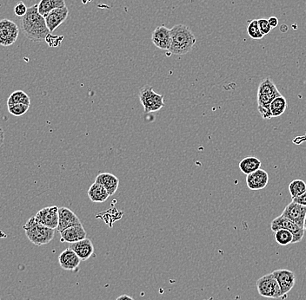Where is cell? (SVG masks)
<instances>
[{
	"label": "cell",
	"mask_w": 306,
	"mask_h": 300,
	"mask_svg": "<svg viewBox=\"0 0 306 300\" xmlns=\"http://www.w3.org/2000/svg\"><path fill=\"white\" fill-rule=\"evenodd\" d=\"M116 300H134V299H133V297H130V296H128V295L124 294V295H121V296H119V297H118V298H117V299H116Z\"/></svg>",
	"instance_id": "cell-34"
},
{
	"label": "cell",
	"mask_w": 306,
	"mask_h": 300,
	"mask_svg": "<svg viewBox=\"0 0 306 300\" xmlns=\"http://www.w3.org/2000/svg\"><path fill=\"white\" fill-rule=\"evenodd\" d=\"M171 46L168 51L178 56L189 53L197 41L191 29L185 24H176L171 28Z\"/></svg>",
	"instance_id": "cell-2"
},
{
	"label": "cell",
	"mask_w": 306,
	"mask_h": 300,
	"mask_svg": "<svg viewBox=\"0 0 306 300\" xmlns=\"http://www.w3.org/2000/svg\"><path fill=\"white\" fill-rule=\"evenodd\" d=\"M34 219L37 223L52 229H57L59 226V207L57 206L44 207L34 215Z\"/></svg>",
	"instance_id": "cell-8"
},
{
	"label": "cell",
	"mask_w": 306,
	"mask_h": 300,
	"mask_svg": "<svg viewBox=\"0 0 306 300\" xmlns=\"http://www.w3.org/2000/svg\"><path fill=\"white\" fill-rule=\"evenodd\" d=\"M19 28L14 22L7 18L0 20V45L7 47L18 40Z\"/></svg>",
	"instance_id": "cell-7"
},
{
	"label": "cell",
	"mask_w": 306,
	"mask_h": 300,
	"mask_svg": "<svg viewBox=\"0 0 306 300\" xmlns=\"http://www.w3.org/2000/svg\"><path fill=\"white\" fill-rule=\"evenodd\" d=\"M287 109V101L286 97L280 96L275 98L270 105L271 117H279Z\"/></svg>",
	"instance_id": "cell-22"
},
{
	"label": "cell",
	"mask_w": 306,
	"mask_h": 300,
	"mask_svg": "<svg viewBox=\"0 0 306 300\" xmlns=\"http://www.w3.org/2000/svg\"><path fill=\"white\" fill-rule=\"evenodd\" d=\"M272 274L279 285L283 296L287 294L295 286L296 276L294 273L287 269H278Z\"/></svg>",
	"instance_id": "cell-10"
},
{
	"label": "cell",
	"mask_w": 306,
	"mask_h": 300,
	"mask_svg": "<svg viewBox=\"0 0 306 300\" xmlns=\"http://www.w3.org/2000/svg\"><path fill=\"white\" fill-rule=\"evenodd\" d=\"M0 300H1V298H0Z\"/></svg>",
	"instance_id": "cell-36"
},
{
	"label": "cell",
	"mask_w": 306,
	"mask_h": 300,
	"mask_svg": "<svg viewBox=\"0 0 306 300\" xmlns=\"http://www.w3.org/2000/svg\"><path fill=\"white\" fill-rule=\"evenodd\" d=\"M68 14H69V10L67 7H62V8H58L54 9L45 17V22L47 24L48 29L50 33H53L57 28H59L61 24L66 20Z\"/></svg>",
	"instance_id": "cell-14"
},
{
	"label": "cell",
	"mask_w": 306,
	"mask_h": 300,
	"mask_svg": "<svg viewBox=\"0 0 306 300\" xmlns=\"http://www.w3.org/2000/svg\"><path fill=\"white\" fill-rule=\"evenodd\" d=\"M292 200L296 203L299 204L301 206H306V191L299 196L292 199Z\"/></svg>",
	"instance_id": "cell-31"
},
{
	"label": "cell",
	"mask_w": 306,
	"mask_h": 300,
	"mask_svg": "<svg viewBox=\"0 0 306 300\" xmlns=\"http://www.w3.org/2000/svg\"><path fill=\"white\" fill-rule=\"evenodd\" d=\"M303 230L306 232V215L305 218H304V222H303Z\"/></svg>",
	"instance_id": "cell-35"
},
{
	"label": "cell",
	"mask_w": 306,
	"mask_h": 300,
	"mask_svg": "<svg viewBox=\"0 0 306 300\" xmlns=\"http://www.w3.org/2000/svg\"><path fill=\"white\" fill-rule=\"evenodd\" d=\"M18 103H23L27 105H31V99L29 96L23 92V91H16L10 96L8 100H7V106H11L13 104H18Z\"/></svg>",
	"instance_id": "cell-23"
},
{
	"label": "cell",
	"mask_w": 306,
	"mask_h": 300,
	"mask_svg": "<svg viewBox=\"0 0 306 300\" xmlns=\"http://www.w3.org/2000/svg\"><path fill=\"white\" fill-rule=\"evenodd\" d=\"M281 215L291 220L299 227L303 228V222L306 215V206H301L292 200V202L289 203L286 206V208L284 209Z\"/></svg>",
	"instance_id": "cell-9"
},
{
	"label": "cell",
	"mask_w": 306,
	"mask_h": 300,
	"mask_svg": "<svg viewBox=\"0 0 306 300\" xmlns=\"http://www.w3.org/2000/svg\"><path fill=\"white\" fill-rule=\"evenodd\" d=\"M139 100L144 107V113L159 111L165 106L164 97L153 91L150 85H144L139 91Z\"/></svg>",
	"instance_id": "cell-4"
},
{
	"label": "cell",
	"mask_w": 306,
	"mask_h": 300,
	"mask_svg": "<svg viewBox=\"0 0 306 300\" xmlns=\"http://www.w3.org/2000/svg\"><path fill=\"white\" fill-rule=\"evenodd\" d=\"M5 141V131H4L2 127L0 126V147L3 145Z\"/></svg>",
	"instance_id": "cell-33"
},
{
	"label": "cell",
	"mask_w": 306,
	"mask_h": 300,
	"mask_svg": "<svg viewBox=\"0 0 306 300\" xmlns=\"http://www.w3.org/2000/svg\"><path fill=\"white\" fill-rule=\"evenodd\" d=\"M19 25L24 37L31 41H45L50 34L45 18L38 12V4L28 8L27 14L19 19Z\"/></svg>",
	"instance_id": "cell-1"
},
{
	"label": "cell",
	"mask_w": 306,
	"mask_h": 300,
	"mask_svg": "<svg viewBox=\"0 0 306 300\" xmlns=\"http://www.w3.org/2000/svg\"><path fill=\"white\" fill-rule=\"evenodd\" d=\"M151 41L160 50H169L171 43V29H168L165 25L157 27L153 31Z\"/></svg>",
	"instance_id": "cell-11"
},
{
	"label": "cell",
	"mask_w": 306,
	"mask_h": 300,
	"mask_svg": "<svg viewBox=\"0 0 306 300\" xmlns=\"http://www.w3.org/2000/svg\"><path fill=\"white\" fill-rule=\"evenodd\" d=\"M82 261L80 257L76 255L73 250L69 247L65 251H63L59 256V263L60 266L66 271H74L80 265Z\"/></svg>",
	"instance_id": "cell-15"
},
{
	"label": "cell",
	"mask_w": 306,
	"mask_h": 300,
	"mask_svg": "<svg viewBox=\"0 0 306 300\" xmlns=\"http://www.w3.org/2000/svg\"><path fill=\"white\" fill-rule=\"evenodd\" d=\"M261 161L255 156H247L239 162V168L244 174H251L261 168Z\"/></svg>",
	"instance_id": "cell-20"
},
{
	"label": "cell",
	"mask_w": 306,
	"mask_h": 300,
	"mask_svg": "<svg viewBox=\"0 0 306 300\" xmlns=\"http://www.w3.org/2000/svg\"><path fill=\"white\" fill-rule=\"evenodd\" d=\"M70 248L76 253L82 261L87 260L94 253V246L90 238H85L80 242L71 243Z\"/></svg>",
	"instance_id": "cell-17"
},
{
	"label": "cell",
	"mask_w": 306,
	"mask_h": 300,
	"mask_svg": "<svg viewBox=\"0 0 306 300\" xmlns=\"http://www.w3.org/2000/svg\"><path fill=\"white\" fill-rule=\"evenodd\" d=\"M271 228L274 232L279 229L288 230L289 232H292L293 234L292 244L300 242L302 238H303L304 232H305L303 227H299L295 222L284 217L282 215H280L271 221Z\"/></svg>",
	"instance_id": "cell-6"
},
{
	"label": "cell",
	"mask_w": 306,
	"mask_h": 300,
	"mask_svg": "<svg viewBox=\"0 0 306 300\" xmlns=\"http://www.w3.org/2000/svg\"><path fill=\"white\" fill-rule=\"evenodd\" d=\"M275 93H279V91L277 89V86L272 80L265 78L260 82L258 88V94H275Z\"/></svg>",
	"instance_id": "cell-25"
},
{
	"label": "cell",
	"mask_w": 306,
	"mask_h": 300,
	"mask_svg": "<svg viewBox=\"0 0 306 300\" xmlns=\"http://www.w3.org/2000/svg\"><path fill=\"white\" fill-rule=\"evenodd\" d=\"M60 235H61V242H67L71 244L86 238L87 233L81 224V225L68 227L60 232Z\"/></svg>",
	"instance_id": "cell-16"
},
{
	"label": "cell",
	"mask_w": 306,
	"mask_h": 300,
	"mask_svg": "<svg viewBox=\"0 0 306 300\" xmlns=\"http://www.w3.org/2000/svg\"><path fill=\"white\" fill-rule=\"evenodd\" d=\"M96 183L103 185L111 196L118 190L119 179L118 177L115 176L114 174L110 173H101L96 178Z\"/></svg>",
	"instance_id": "cell-18"
},
{
	"label": "cell",
	"mask_w": 306,
	"mask_h": 300,
	"mask_svg": "<svg viewBox=\"0 0 306 300\" xmlns=\"http://www.w3.org/2000/svg\"><path fill=\"white\" fill-rule=\"evenodd\" d=\"M80 219L76 216V214L67 207H59V226L57 231L60 232L66 229L68 227L81 225Z\"/></svg>",
	"instance_id": "cell-12"
},
{
	"label": "cell",
	"mask_w": 306,
	"mask_h": 300,
	"mask_svg": "<svg viewBox=\"0 0 306 300\" xmlns=\"http://www.w3.org/2000/svg\"><path fill=\"white\" fill-rule=\"evenodd\" d=\"M268 22H269V24L271 25L272 29H273V28H276V27L278 25V19H277V18H276V17H271V18H269Z\"/></svg>",
	"instance_id": "cell-32"
},
{
	"label": "cell",
	"mask_w": 306,
	"mask_h": 300,
	"mask_svg": "<svg viewBox=\"0 0 306 300\" xmlns=\"http://www.w3.org/2000/svg\"><path fill=\"white\" fill-rule=\"evenodd\" d=\"M306 191V183L303 179H297L289 184V192L292 199L299 196Z\"/></svg>",
	"instance_id": "cell-24"
},
{
	"label": "cell",
	"mask_w": 306,
	"mask_h": 300,
	"mask_svg": "<svg viewBox=\"0 0 306 300\" xmlns=\"http://www.w3.org/2000/svg\"><path fill=\"white\" fill-rule=\"evenodd\" d=\"M29 108V105L18 103V104H13V105L8 106V111L10 114H12L14 116H21V115H24L28 111Z\"/></svg>",
	"instance_id": "cell-28"
},
{
	"label": "cell",
	"mask_w": 306,
	"mask_h": 300,
	"mask_svg": "<svg viewBox=\"0 0 306 300\" xmlns=\"http://www.w3.org/2000/svg\"><path fill=\"white\" fill-rule=\"evenodd\" d=\"M87 193L90 200L95 203L105 202L110 196L109 193L105 189V187L96 182L90 187Z\"/></svg>",
	"instance_id": "cell-19"
},
{
	"label": "cell",
	"mask_w": 306,
	"mask_h": 300,
	"mask_svg": "<svg viewBox=\"0 0 306 300\" xmlns=\"http://www.w3.org/2000/svg\"><path fill=\"white\" fill-rule=\"evenodd\" d=\"M27 6L24 5V2H18L17 5L14 7V13L16 16H18V18L24 17V15L27 14Z\"/></svg>",
	"instance_id": "cell-30"
},
{
	"label": "cell",
	"mask_w": 306,
	"mask_h": 300,
	"mask_svg": "<svg viewBox=\"0 0 306 300\" xmlns=\"http://www.w3.org/2000/svg\"><path fill=\"white\" fill-rule=\"evenodd\" d=\"M275 239L280 246H287L292 244L293 241V234L288 230L279 229L275 232Z\"/></svg>",
	"instance_id": "cell-26"
},
{
	"label": "cell",
	"mask_w": 306,
	"mask_h": 300,
	"mask_svg": "<svg viewBox=\"0 0 306 300\" xmlns=\"http://www.w3.org/2000/svg\"><path fill=\"white\" fill-rule=\"evenodd\" d=\"M269 183V174L264 169H259L246 177V184L250 190H261L267 187Z\"/></svg>",
	"instance_id": "cell-13"
},
{
	"label": "cell",
	"mask_w": 306,
	"mask_h": 300,
	"mask_svg": "<svg viewBox=\"0 0 306 300\" xmlns=\"http://www.w3.org/2000/svg\"><path fill=\"white\" fill-rule=\"evenodd\" d=\"M259 23V29L261 31V33H263V35H267L269 33H271V25L269 24L267 19L265 18H260L258 20Z\"/></svg>",
	"instance_id": "cell-29"
},
{
	"label": "cell",
	"mask_w": 306,
	"mask_h": 300,
	"mask_svg": "<svg viewBox=\"0 0 306 300\" xmlns=\"http://www.w3.org/2000/svg\"><path fill=\"white\" fill-rule=\"evenodd\" d=\"M259 294L264 297L278 298L282 297V291L273 274H266L257 281Z\"/></svg>",
	"instance_id": "cell-5"
},
{
	"label": "cell",
	"mask_w": 306,
	"mask_h": 300,
	"mask_svg": "<svg viewBox=\"0 0 306 300\" xmlns=\"http://www.w3.org/2000/svg\"><path fill=\"white\" fill-rule=\"evenodd\" d=\"M65 0H40L38 4V12L45 18L53 10L65 7Z\"/></svg>",
	"instance_id": "cell-21"
},
{
	"label": "cell",
	"mask_w": 306,
	"mask_h": 300,
	"mask_svg": "<svg viewBox=\"0 0 306 300\" xmlns=\"http://www.w3.org/2000/svg\"><path fill=\"white\" fill-rule=\"evenodd\" d=\"M247 33L250 39H261L264 38L263 33L259 29V23L257 19L250 21L247 27Z\"/></svg>",
	"instance_id": "cell-27"
},
{
	"label": "cell",
	"mask_w": 306,
	"mask_h": 300,
	"mask_svg": "<svg viewBox=\"0 0 306 300\" xmlns=\"http://www.w3.org/2000/svg\"><path fill=\"white\" fill-rule=\"evenodd\" d=\"M23 228L27 238L37 247L49 244L55 235V229L37 223L34 216L27 221Z\"/></svg>",
	"instance_id": "cell-3"
}]
</instances>
